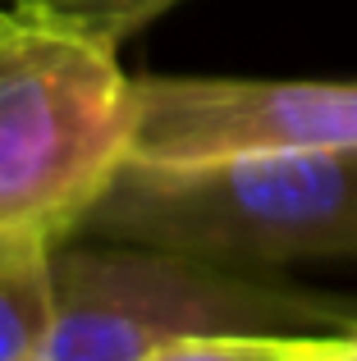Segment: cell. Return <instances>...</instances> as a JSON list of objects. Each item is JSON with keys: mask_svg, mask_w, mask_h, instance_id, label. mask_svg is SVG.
I'll return each mask as SVG.
<instances>
[{"mask_svg": "<svg viewBox=\"0 0 357 361\" xmlns=\"http://www.w3.org/2000/svg\"><path fill=\"white\" fill-rule=\"evenodd\" d=\"M279 325H357V307L161 247L64 238L42 361H147L178 338L284 334Z\"/></svg>", "mask_w": 357, "mask_h": 361, "instance_id": "3957f363", "label": "cell"}, {"mask_svg": "<svg viewBox=\"0 0 357 361\" xmlns=\"http://www.w3.org/2000/svg\"><path fill=\"white\" fill-rule=\"evenodd\" d=\"M78 233L234 270L357 261V151H261L206 165L128 160Z\"/></svg>", "mask_w": 357, "mask_h": 361, "instance_id": "6da1fadb", "label": "cell"}, {"mask_svg": "<svg viewBox=\"0 0 357 361\" xmlns=\"http://www.w3.org/2000/svg\"><path fill=\"white\" fill-rule=\"evenodd\" d=\"M334 338H339V334H334ZM330 348H334V343H330ZM325 357H330V353H325ZM325 357H321V361H325Z\"/></svg>", "mask_w": 357, "mask_h": 361, "instance_id": "9c48e42d", "label": "cell"}, {"mask_svg": "<svg viewBox=\"0 0 357 361\" xmlns=\"http://www.w3.org/2000/svg\"><path fill=\"white\" fill-rule=\"evenodd\" d=\"M325 361H357V325L339 329V338H334V348H330Z\"/></svg>", "mask_w": 357, "mask_h": 361, "instance_id": "ba28073f", "label": "cell"}, {"mask_svg": "<svg viewBox=\"0 0 357 361\" xmlns=\"http://www.w3.org/2000/svg\"><path fill=\"white\" fill-rule=\"evenodd\" d=\"M334 334H202L156 348L147 361H321Z\"/></svg>", "mask_w": 357, "mask_h": 361, "instance_id": "52a82bcc", "label": "cell"}, {"mask_svg": "<svg viewBox=\"0 0 357 361\" xmlns=\"http://www.w3.org/2000/svg\"><path fill=\"white\" fill-rule=\"evenodd\" d=\"M261 151H357V82L133 78V160L206 165Z\"/></svg>", "mask_w": 357, "mask_h": 361, "instance_id": "277c9868", "label": "cell"}, {"mask_svg": "<svg viewBox=\"0 0 357 361\" xmlns=\"http://www.w3.org/2000/svg\"><path fill=\"white\" fill-rule=\"evenodd\" d=\"M133 160L119 51L0 9V243H64Z\"/></svg>", "mask_w": 357, "mask_h": 361, "instance_id": "7a4b0ae2", "label": "cell"}, {"mask_svg": "<svg viewBox=\"0 0 357 361\" xmlns=\"http://www.w3.org/2000/svg\"><path fill=\"white\" fill-rule=\"evenodd\" d=\"M170 5L174 0H9V9H18V14L51 23L60 32L87 37L110 51H119L138 27H147Z\"/></svg>", "mask_w": 357, "mask_h": 361, "instance_id": "8992f818", "label": "cell"}, {"mask_svg": "<svg viewBox=\"0 0 357 361\" xmlns=\"http://www.w3.org/2000/svg\"><path fill=\"white\" fill-rule=\"evenodd\" d=\"M55 247L46 238L0 243V361H42L51 343Z\"/></svg>", "mask_w": 357, "mask_h": 361, "instance_id": "5b68a950", "label": "cell"}]
</instances>
